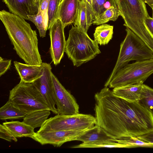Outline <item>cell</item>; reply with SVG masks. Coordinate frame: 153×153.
I'll use <instances>...</instances> for the list:
<instances>
[{
    "label": "cell",
    "instance_id": "11",
    "mask_svg": "<svg viewBox=\"0 0 153 153\" xmlns=\"http://www.w3.org/2000/svg\"><path fill=\"white\" fill-rule=\"evenodd\" d=\"M65 28L61 20L58 18L49 29L51 40L50 53L55 65L60 63L65 52L66 41L64 33Z\"/></svg>",
    "mask_w": 153,
    "mask_h": 153
},
{
    "label": "cell",
    "instance_id": "29",
    "mask_svg": "<svg viewBox=\"0 0 153 153\" xmlns=\"http://www.w3.org/2000/svg\"><path fill=\"white\" fill-rule=\"evenodd\" d=\"M61 0H50L48 10V27L49 30L53 22L58 18L59 7Z\"/></svg>",
    "mask_w": 153,
    "mask_h": 153
},
{
    "label": "cell",
    "instance_id": "15",
    "mask_svg": "<svg viewBox=\"0 0 153 153\" xmlns=\"http://www.w3.org/2000/svg\"><path fill=\"white\" fill-rule=\"evenodd\" d=\"M15 69L21 80L28 83H33L42 75L43 62L41 65H30L16 61L13 62Z\"/></svg>",
    "mask_w": 153,
    "mask_h": 153
},
{
    "label": "cell",
    "instance_id": "2",
    "mask_svg": "<svg viewBox=\"0 0 153 153\" xmlns=\"http://www.w3.org/2000/svg\"><path fill=\"white\" fill-rule=\"evenodd\" d=\"M0 19L20 58L26 64L41 65L42 62L36 31L25 19L4 10L0 12Z\"/></svg>",
    "mask_w": 153,
    "mask_h": 153
},
{
    "label": "cell",
    "instance_id": "21",
    "mask_svg": "<svg viewBox=\"0 0 153 153\" xmlns=\"http://www.w3.org/2000/svg\"><path fill=\"white\" fill-rule=\"evenodd\" d=\"M26 115L16 107L9 99L0 109V119L2 120L23 119Z\"/></svg>",
    "mask_w": 153,
    "mask_h": 153
},
{
    "label": "cell",
    "instance_id": "25",
    "mask_svg": "<svg viewBox=\"0 0 153 153\" xmlns=\"http://www.w3.org/2000/svg\"><path fill=\"white\" fill-rule=\"evenodd\" d=\"M120 16L118 7H111L107 9L95 19L93 22L94 25L105 24L110 21H115Z\"/></svg>",
    "mask_w": 153,
    "mask_h": 153
},
{
    "label": "cell",
    "instance_id": "1",
    "mask_svg": "<svg viewBox=\"0 0 153 153\" xmlns=\"http://www.w3.org/2000/svg\"><path fill=\"white\" fill-rule=\"evenodd\" d=\"M94 98L95 125L116 139L137 137L153 130V114L138 102H128L105 87Z\"/></svg>",
    "mask_w": 153,
    "mask_h": 153
},
{
    "label": "cell",
    "instance_id": "7",
    "mask_svg": "<svg viewBox=\"0 0 153 153\" xmlns=\"http://www.w3.org/2000/svg\"><path fill=\"white\" fill-rule=\"evenodd\" d=\"M153 74V59L136 61L120 69L113 77L108 87L114 88L143 83Z\"/></svg>",
    "mask_w": 153,
    "mask_h": 153
},
{
    "label": "cell",
    "instance_id": "3",
    "mask_svg": "<svg viewBox=\"0 0 153 153\" xmlns=\"http://www.w3.org/2000/svg\"><path fill=\"white\" fill-rule=\"evenodd\" d=\"M123 25L131 30L153 51V35L147 27L146 18L149 16L143 0H116Z\"/></svg>",
    "mask_w": 153,
    "mask_h": 153
},
{
    "label": "cell",
    "instance_id": "9",
    "mask_svg": "<svg viewBox=\"0 0 153 153\" xmlns=\"http://www.w3.org/2000/svg\"><path fill=\"white\" fill-rule=\"evenodd\" d=\"M52 77L58 114L71 115L78 113L79 105L74 97L62 85L53 73Z\"/></svg>",
    "mask_w": 153,
    "mask_h": 153
},
{
    "label": "cell",
    "instance_id": "4",
    "mask_svg": "<svg viewBox=\"0 0 153 153\" xmlns=\"http://www.w3.org/2000/svg\"><path fill=\"white\" fill-rule=\"evenodd\" d=\"M98 45L87 33L72 26L66 42L65 52L74 65L77 67L101 53Z\"/></svg>",
    "mask_w": 153,
    "mask_h": 153
},
{
    "label": "cell",
    "instance_id": "27",
    "mask_svg": "<svg viewBox=\"0 0 153 153\" xmlns=\"http://www.w3.org/2000/svg\"><path fill=\"white\" fill-rule=\"evenodd\" d=\"M111 7H118L116 0H93L92 8L94 14L95 19Z\"/></svg>",
    "mask_w": 153,
    "mask_h": 153
},
{
    "label": "cell",
    "instance_id": "33",
    "mask_svg": "<svg viewBox=\"0 0 153 153\" xmlns=\"http://www.w3.org/2000/svg\"><path fill=\"white\" fill-rule=\"evenodd\" d=\"M137 137L143 141L153 144V130Z\"/></svg>",
    "mask_w": 153,
    "mask_h": 153
},
{
    "label": "cell",
    "instance_id": "24",
    "mask_svg": "<svg viewBox=\"0 0 153 153\" xmlns=\"http://www.w3.org/2000/svg\"><path fill=\"white\" fill-rule=\"evenodd\" d=\"M138 102L153 114V88L143 84Z\"/></svg>",
    "mask_w": 153,
    "mask_h": 153
},
{
    "label": "cell",
    "instance_id": "12",
    "mask_svg": "<svg viewBox=\"0 0 153 153\" xmlns=\"http://www.w3.org/2000/svg\"><path fill=\"white\" fill-rule=\"evenodd\" d=\"M43 70L42 76L32 83L41 94L51 111L57 114L54 94L52 72L50 64L43 62Z\"/></svg>",
    "mask_w": 153,
    "mask_h": 153
},
{
    "label": "cell",
    "instance_id": "18",
    "mask_svg": "<svg viewBox=\"0 0 153 153\" xmlns=\"http://www.w3.org/2000/svg\"><path fill=\"white\" fill-rule=\"evenodd\" d=\"M143 83L126 85L113 88L117 96L130 102H138Z\"/></svg>",
    "mask_w": 153,
    "mask_h": 153
},
{
    "label": "cell",
    "instance_id": "23",
    "mask_svg": "<svg viewBox=\"0 0 153 153\" xmlns=\"http://www.w3.org/2000/svg\"><path fill=\"white\" fill-rule=\"evenodd\" d=\"M101 141L82 142L81 143L71 147L72 148H128V144L119 143L113 140Z\"/></svg>",
    "mask_w": 153,
    "mask_h": 153
},
{
    "label": "cell",
    "instance_id": "16",
    "mask_svg": "<svg viewBox=\"0 0 153 153\" xmlns=\"http://www.w3.org/2000/svg\"><path fill=\"white\" fill-rule=\"evenodd\" d=\"M95 18L92 7L85 0H81L74 25L87 33Z\"/></svg>",
    "mask_w": 153,
    "mask_h": 153
},
{
    "label": "cell",
    "instance_id": "17",
    "mask_svg": "<svg viewBox=\"0 0 153 153\" xmlns=\"http://www.w3.org/2000/svg\"><path fill=\"white\" fill-rule=\"evenodd\" d=\"M116 139L100 126L95 125L77 137L76 140L89 142L111 140Z\"/></svg>",
    "mask_w": 153,
    "mask_h": 153
},
{
    "label": "cell",
    "instance_id": "20",
    "mask_svg": "<svg viewBox=\"0 0 153 153\" xmlns=\"http://www.w3.org/2000/svg\"><path fill=\"white\" fill-rule=\"evenodd\" d=\"M49 109L40 110L27 114L23 122L34 129L41 127L51 114Z\"/></svg>",
    "mask_w": 153,
    "mask_h": 153
},
{
    "label": "cell",
    "instance_id": "19",
    "mask_svg": "<svg viewBox=\"0 0 153 153\" xmlns=\"http://www.w3.org/2000/svg\"><path fill=\"white\" fill-rule=\"evenodd\" d=\"M3 125L16 138L25 137L31 138L35 133L34 128L23 122H6L3 123Z\"/></svg>",
    "mask_w": 153,
    "mask_h": 153
},
{
    "label": "cell",
    "instance_id": "14",
    "mask_svg": "<svg viewBox=\"0 0 153 153\" xmlns=\"http://www.w3.org/2000/svg\"><path fill=\"white\" fill-rule=\"evenodd\" d=\"M81 0H61L59 9L58 18L64 27L74 23Z\"/></svg>",
    "mask_w": 153,
    "mask_h": 153
},
{
    "label": "cell",
    "instance_id": "8",
    "mask_svg": "<svg viewBox=\"0 0 153 153\" xmlns=\"http://www.w3.org/2000/svg\"><path fill=\"white\" fill-rule=\"evenodd\" d=\"M96 122L95 117L91 114H57L47 119L38 131L86 130L93 127Z\"/></svg>",
    "mask_w": 153,
    "mask_h": 153
},
{
    "label": "cell",
    "instance_id": "22",
    "mask_svg": "<svg viewBox=\"0 0 153 153\" xmlns=\"http://www.w3.org/2000/svg\"><path fill=\"white\" fill-rule=\"evenodd\" d=\"M113 28V26L105 24L97 27L94 33V40L100 45L107 44L112 39Z\"/></svg>",
    "mask_w": 153,
    "mask_h": 153
},
{
    "label": "cell",
    "instance_id": "26",
    "mask_svg": "<svg viewBox=\"0 0 153 153\" xmlns=\"http://www.w3.org/2000/svg\"><path fill=\"white\" fill-rule=\"evenodd\" d=\"M29 20L33 22L38 29L40 37H45L48 30V25L46 23L40 8L37 13L34 15L27 16Z\"/></svg>",
    "mask_w": 153,
    "mask_h": 153
},
{
    "label": "cell",
    "instance_id": "34",
    "mask_svg": "<svg viewBox=\"0 0 153 153\" xmlns=\"http://www.w3.org/2000/svg\"><path fill=\"white\" fill-rule=\"evenodd\" d=\"M145 22L149 30L153 35V19L149 16L146 18Z\"/></svg>",
    "mask_w": 153,
    "mask_h": 153
},
{
    "label": "cell",
    "instance_id": "10",
    "mask_svg": "<svg viewBox=\"0 0 153 153\" xmlns=\"http://www.w3.org/2000/svg\"><path fill=\"white\" fill-rule=\"evenodd\" d=\"M87 130L37 131L31 138L42 145L49 144L59 147L66 142L76 140Z\"/></svg>",
    "mask_w": 153,
    "mask_h": 153
},
{
    "label": "cell",
    "instance_id": "13",
    "mask_svg": "<svg viewBox=\"0 0 153 153\" xmlns=\"http://www.w3.org/2000/svg\"><path fill=\"white\" fill-rule=\"evenodd\" d=\"M10 12L29 20L28 15L38 13L39 2L34 0H2Z\"/></svg>",
    "mask_w": 153,
    "mask_h": 153
},
{
    "label": "cell",
    "instance_id": "28",
    "mask_svg": "<svg viewBox=\"0 0 153 153\" xmlns=\"http://www.w3.org/2000/svg\"><path fill=\"white\" fill-rule=\"evenodd\" d=\"M113 140L117 142L128 145L130 148L142 147L153 148V144L143 141L137 137H130Z\"/></svg>",
    "mask_w": 153,
    "mask_h": 153
},
{
    "label": "cell",
    "instance_id": "6",
    "mask_svg": "<svg viewBox=\"0 0 153 153\" xmlns=\"http://www.w3.org/2000/svg\"><path fill=\"white\" fill-rule=\"evenodd\" d=\"M9 99L16 107L26 114L49 109L43 97L32 83L20 80L10 91Z\"/></svg>",
    "mask_w": 153,
    "mask_h": 153
},
{
    "label": "cell",
    "instance_id": "37",
    "mask_svg": "<svg viewBox=\"0 0 153 153\" xmlns=\"http://www.w3.org/2000/svg\"><path fill=\"white\" fill-rule=\"evenodd\" d=\"M150 7L152 8V18L153 19V5L151 6Z\"/></svg>",
    "mask_w": 153,
    "mask_h": 153
},
{
    "label": "cell",
    "instance_id": "5",
    "mask_svg": "<svg viewBox=\"0 0 153 153\" xmlns=\"http://www.w3.org/2000/svg\"><path fill=\"white\" fill-rule=\"evenodd\" d=\"M126 36L120 44L115 65L105 87H108L116 73L130 61H142L153 59V52L144 42L128 28L126 27Z\"/></svg>",
    "mask_w": 153,
    "mask_h": 153
},
{
    "label": "cell",
    "instance_id": "32",
    "mask_svg": "<svg viewBox=\"0 0 153 153\" xmlns=\"http://www.w3.org/2000/svg\"><path fill=\"white\" fill-rule=\"evenodd\" d=\"M11 60H4L0 57V76H1L10 68Z\"/></svg>",
    "mask_w": 153,
    "mask_h": 153
},
{
    "label": "cell",
    "instance_id": "35",
    "mask_svg": "<svg viewBox=\"0 0 153 153\" xmlns=\"http://www.w3.org/2000/svg\"><path fill=\"white\" fill-rule=\"evenodd\" d=\"M150 7L153 5V0H143Z\"/></svg>",
    "mask_w": 153,
    "mask_h": 153
},
{
    "label": "cell",
    "instance_id": "30",
    "mask_svg": "<svg viewBox=\"0 0 153 153\" xmlns=\"http://www.w3.org/2000/svg\"><path fill=\"white\" fill-rule=\"evenodd\" d=\"M0 137L9 142L12 140L16 142L17 139L3 125H0Z\"/></svg>",
    "mask_w": 153,
    "mask_h": 153
},
{
    "label": "cell",
    "instance_id": "36",
    "mask_svg": "<svg viewBox=\"0 0 153 153\" xmlns=\"http://www.w3.org/2000/svg\"><path fill=\"white\" fill-rule=\"evenodd\" d=\"M92 7L93 0H85Z\"/></svg>",
    "mask_w": 153,
    "mask_h": 153
},
{
    "label": "cell",
    "instance_id": "31",
    "mask_svg": "<svg viewBox=\"0 0 153 153\" xmlns=\"http://www.w3.org/2000/svg\"><path fill=\"white\" fill-rule=\"evenodd\" d=\"M50 1V0H40L39 1V7L42 12L45 20L48 25V10Z\"/></svg>",
    "mask_w": 153,
    "mask_h": 153
}]
</instances>
